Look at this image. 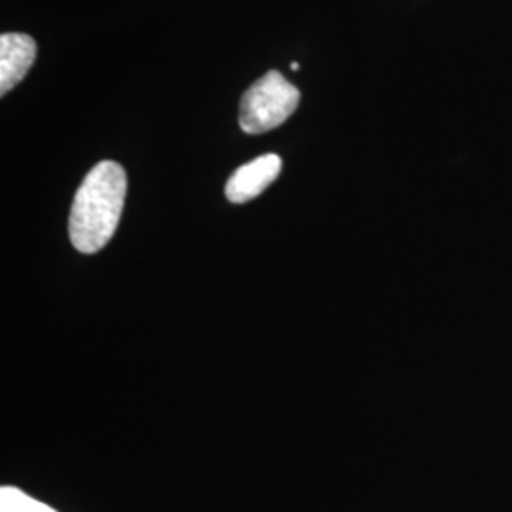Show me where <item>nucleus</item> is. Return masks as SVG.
I'll list each match as a JSON object with an SVG mask.
<instances>
[{
	"instance_id": "nucleus-1",
	"label": "nucleus",
	"mask_w": 512,
	"mask_h": 512,
	"mask_svg": "<svg viewBox=\"0 0 512 512\" xmlns=\"http://www.w3.org/2000/svg\"><path fill=\"white\" fill-rule=\"evenodd\" d=\"M128 179L116 162L95 165L74 196L69 236L74 249L93 255L109 243L122 217Z\"/></svg>"
},
{
	"instance_id": "nucleus-4",
	"label": "nucleus",
	"mask_w": 512,
	"mask_h": 512,
	"mask_svg": "<svg viewBox=\"0 0 512 512\" xmlns=\"http://www.w3.org/2000/svg\"><path fill=\"white\" fill-rule=\"evenodd\" d=\"M37 57V44L23 33H4L0 37V93L14 90L29 73Z\"/></svg>"
},
{
	"instance_id": "nucleus-3",
	"label": "nucleus",
	"mask_w": 512,
	"mask_h": 512,
	"mask_svg": "<svg viewBox=\"0 0 512 512\" xmlns=\"http://www.w3.org/2000/svg\"><path fill=\"white\" fill-rule=\"evenodd\" d=\"M283 162L277 154L258 156L241 165L226 183V198L232 203H247L260 196L281 173Z\"/></svg>"
},
{
	"instance_id": "nucleus-6",
	"label": "nucleus",
	"mask_w": 512,
	"mask_h": 512,
	"mask_svg": "<svg viewBox=\"0 0 512 512\" xmlns=\"http://www.w3.org/2000/svg\"><path fill=\"white\" fill-rule=\"evenodd\" d=\"M291 69H293V71H298V69H300V65H298V63H293V65H291Z\"/></svg>"
},
{
	"instance_id": "nucleus-5",
	"label": "nucleus",
	"mask_w": 512,
	"mask_h": 512,
	"mask_svg": "<svg viewBox=\"0 0 512 512\" xmlns=\"http://www.w3.org/2000/svg\"><path fill=\"white\" fill-rule=\"evenodd\" d=\"M0 512H57L14 486L0 488Z\"/></svg>"
},
{
	"instance_id": "nucleus-2",
	"label": "nucleus",
	"mask_w": 512,
	"mask_h": 512,
	"mask_svg": "<svg viewBox=\"0 0 512 512\" xmlns=\"http://www.w3.org/2000/svg\"><path fill=\"white\" fill-rule=\"evenodd\" d=\"M300 103V92L277 71L264 74L241 97L239 126L245 133L258 135L279 128L289 120Z\"/></svg>"
}]
</instances>
